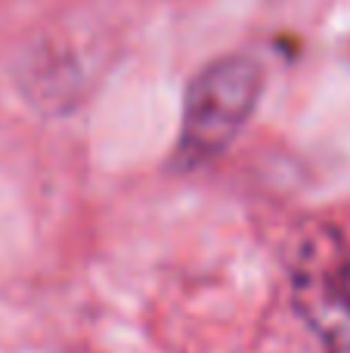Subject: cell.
Segmentation results:
<instances>
[{
	"label": "cell",
	"instance_id": "1",
	"mask_svg": "<svg viewBox=\"0 0 350 353\" xmlns=\"http://www.w3.org/2000/svg\"><path fill=\"white\" fill-rule=\"evenodd\" d=\"M264 90V68L245 53H229L208 62L192 78L183 99L174 165L192 171L233 146Z\"/></svg>",
	"mask_w": 350,
	"mask_h": 353
}]
</instances>
